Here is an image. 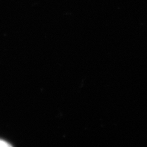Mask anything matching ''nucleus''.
I'll list each match as a JSON object with an SVG mask.
<instances>
[{"mask_svg": "<svg viewBox=\"0 0 147 147\" xmlns=\"http://www.w3.org/2000/svg\"><path fill=\"white\" fill-rule=\"evenodd\" d=\"M0 147H13L10 143L4 140H0Z\"/></svg>", "mask_w": 147, "mask_h": 147, "instance_id": "obj_1", "label": "nucleus"}]
</instances>
